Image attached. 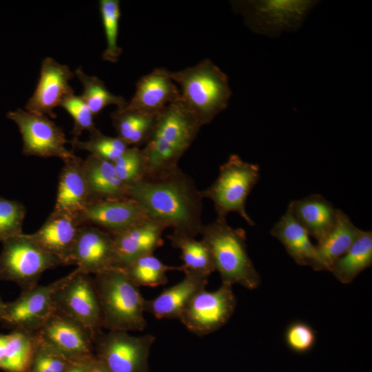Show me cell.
I'll list each match as a JSON object with an SVG mask.
<instances>
[{
    "mask_svg": "<svg viewBox=\"0 0 372 372\" xmlns=\"http://www.w3.org/2000/svg\"><path fill=\"white\" fill-rule=\"evenodd\" d=\"M130 197L149 219L174 231L193 237L203 226V197L192 176L179 167L169 172L144 176L127 186Z\"/></svg>",
    "mask_w": 372,
    "mask_h": 372,
    "instance_id": "obj_1",
    "label": "cell"
},
{
    "mask_svg": "<svg viewBox=\"0 0 372 372\" xmlns=\"http://www.w3.org/2000/svg\"><path fill=\"white\" fill-rule=\"evenodd\" d=\"M202 127L179 101L168 105L158 116L154 132L142 149L146 162L145 176L158 175L177 167Z\"/></svg>",
    "mask_w": 372,
    "mask_h": 372,
    "instance_id": "obj_2",
    "label": "cell"
},
{
    "mask_svg": "<svg viewBox=\"0 0 372 372\" xmlns=\"http://www.w3.org/2000/svg\"><path fill=\"white\" fill-rule=\"evenodd\" d=\"M202 240L208 246L215 270L222 283L239 285L248 289L260 285L261 278L247 249V236L242 228H234L225 218H218L203 225Z\"/></svg>",
    "mask_w": 372,
    "mask_h": 372,
    "instance_id": "obj_3",
    "label": "cell"
},
{
    "mask_svg": "<svg viewBox=\"0 0 372 372\" xmlns=\"http://www.w3.org/2000/svg\"><path fill=\"white\" fill-rule=\"evenodd\" d=\"M169 74L180 86V101L202 126L227 108L231 96L228 78L211 60L205 59L194 66Z\"/></svg>",
    "mask_w": 372,
    "mask_h": 372,
    "instance_id": "obj_4",
    "label": "cell"
},
{
    "mask_svg": "<svg viewBox=\"0 0 372 372\" xmlns=\"http://www.w3.org/2000/svg\"><path fill=\"white\" fill-rule=\"evenodd\" d=\"M101 309L103 329L143 331L145 299L123 271L113 268L93 277Z\"/></svg>",
    "mask_w": 372,
    "mask_h": 372,
    "instance_id": "obj_5",
    "label": "cell"
},
{
    "mask_svg": "<svg viewBox=\"0 0 372 372\" xmlns=\"http://www.w3.org/2000/svg\"><path fill=\"white\" fill-rule=\"evenodd\" d=\"M260 178L257 164L243 161L238 155L231 154L220 165L216 180L201 190L203 198L214 204L216 218H225L231 212L239 214L249 226L255 225L246 210L247 197Z\"/></svg>",
    "mask_w": 372,
    "mask_h": 372,
    "instance_id": "obj_6",
    "label": "cell"
},
{
    "mask_svg": "<svg viewBox=\"0 0 372 372\" xmlns=\"http://www.w3.org/2000/svg\"><path fill=\"white\" fill-rule=\"evenodd\" d=\"M319 1L253 0L231 1L253 32L269 37L298 30Z\"/></svg>",
    "mask_w": 372,
    "mask_h": 372,
    "instance_id": "obj_7",
    "label": "cell"
},
{
    "mask_svg": "<svg viewBox=\"0 0 372 372\" xmlns=\"http://www.w3.org/2000/svg\"><path fill=\"white\" fill-rule=\"evenodd\" d=\"M0 280L17 283L22 291L38 285L46 270L62 265L30 234H21L2 242Z\"/></svg>",
    "mask_w": 372,
    "mask_h": 372,
    "instance_id": "obj_8",
    "label": "cell"
},
{
    "mask_svg": "<svg viewBox=\"0 0 372 372\" xmlns=\"http://www.w3.org/2000/svg\"><path fill=\"white\" fill-rule=\"evenodd\" d=\"M55 310L81 324L95 337L103 329L93 277L76 268L64 276L54 296Z\"/></svg>",
    "mask_w": 372,
    "mask_h": 372,
    "instance_id": "obj_9",
    "label": "cell"
},
{
    "mask_svg": "<svg viewBox=\"0 0 372 372\" xmlns=\"http://www.w3.org/2000/svg\"><path fill=\"white\" fill-rule=\"evenodd\" d=\"M154 335L134 336L125 331L99 332L94 338L95 358L111 372H148Z\"/></svg>",
    "mask_w": 372,
    "mask_h": 372,
    "instance_id": "obj_10",
    "label": "cell"
},
{
    "mask_svg": "<svg viewBox=\"0 0 372 372\" xmlns=\"http://www.w3.org/2000/svg\"><path fill=\"white\" fill-rule=\"evenodd\" d=\"M7 117L19 127L24 155L41 158L56 157L63 161L75 155L65 146L70 142L66 139L62 128L48 116L17 108L8 112Z\"/></svg>",
    "mask_w": 372,
    "mask_h": 372,
    "instance_id": "obj_11",
    "label": "cell"
},
{
    "mask_svg": "<svg viewBox=\"0 0 372 372\" xmlns=\"http://www.w3.org/2000/svg\"><path fill=\"white\" fill-rule=\"evenodd\" d=\"M236 298L232 285L222 283L216 291L198 292L187 304L178 320L192 333L204 336L225 325L233 315Z\"/></svg>",
    "mask_w": 372,
    "mask_h": 372,
    "instance_id": "obj_12",
    "label": "cell"
},
{
    "mask_svg": "<svg viewBox=\"0 0 372 372\" xmlns=\"http://www.w3.org/2000/svg\"><path fill=\"white\" fill-rule=\"evenodd\" d=\"M31 334L38 342L74 362L87 361L95 358L94 335L56 310Z\"/></svg>",
    "mask_w": 372,
    "mask_h": 372,
    "instance_id": "obj_13",
    "label": "cell"
},
{
    "mask_svg": "<svg viewBox=\"0 0 372 372\" xmlns=\"http://www.w3.org/2000/svg\"><path fill=\"white\" fill-rule=\"evenodd\" d=\"M63 280L62 277L22 291L16 300L5 304L0 321L12 331L33 333L55 311L54 296Z\"/></svg>",
    "mask_w": 372,
    "mask_h": 372,
    "instance_id": "obj_14",
    "label": "cell"
},
{
    "mask_svg": "<svg viewBox=\"0 0 372 372\" xmlns=\"http://www.w3.org/2000/svg\"><path fill=\"white\" fill-rule=\"evenodd\" d=\"M74 76V72L67 65L45 57L41 63L38 83L25 105V110L55 118L54 108L66 96L74 93L70 85Z\"/></svg>",
    "mask_w": 372,
    "mask_h": 372,
    "instance_id": "obj_15",
    "label": "cell"
},
{
    "mask_svg": "<svg viewBox=\"0 0 372 372\" xmlns=\"http://www.w3.org/2000/svg\"><path fill=\"white\" fill-rule=\"evenodd\" d=\"M70 262L80 271L90 275L115 268L112 235L96 226L81 225Z\"/></svg>",
    "mask_w": 372,
    "mask_h": 372,
    "instance_id": "obj_16",
    "label": "cell"
},
{
    "mask_svg": "<svg viewBox=\"0 0 372 372\" xmlns=\"http://www.w3.org/2000/svg\"><path fill=\"white\" fill-rule=\"evenodd\" d=\"M147 219L143 209L131 197L90 201L77 217L81 225L96 226L111 234Z\"/></svg>",
    "mask_w": 372,
    "mask_h": 372,
    "instance_id": "obj_17",
    "label": "cell"
},
{
    "mask_svg": "<svg viewBox=\"0 0 372 372\" xmlns=\"http://www.w3.org/2000/svg\"><path fill=\"white\" fill-rule=\"evenodd\" d=\"M167 227L147 219L113 236L115 268H123L143 256L153 254L163 244L162 234Z\"/></svg>",
    "mask_w": 372,
    "mask_h": 372,
    "instance_id": "obj_18",
    "label": "cell"
},
{
    "mask_svg": "<svg viewBox=\"0 0 372 372\" xmlns=\"http://www.w3.org/2000/svg\"><path fill=\"white\" fill-rule=\"evenodd\" d=\"M166 68H156L136 83L135 93L125 107L145 112L161 113L180 99V90Z\"/></svg>",
    "mask_w": 372,
    "mask_h": 372,
    "instance_id": "obj_19",
    "label": "cell"
},
{
    "mask_svg": "<svg viewBox=\"0 0 372 372\" xmlns=\"http://www.w3.org/2000/svg\"><path fill=\"white\" fill-rule=\"evenodd\" d=\"M184 278L175 285L165 289L156 298L146 300L145 311L157 319H178L189 301L200 291L205 289L209 276L185 269Z\"/></svg>",
    "mask_w": 372,
    "mask_h": 372,
    "instance_id": "obj_20",
    "label": "cell"
},
{
    "mask_svg": "<svg viewBox=\"0 0 372 372\" xmlns=\"http://www.w3.org/2000/svg\"><path fill=\"white\" fill-rule=\"evenodd\" d=\"M64 162L59 174L57 194L53 211L78 216L90 202L83 171V160L74 155Z\"/></svg>",
    "mask_w": 372,
    "mask_h": 372,
    "instance_id": "obj_21",
    "label": "cell"
},
{
    "mask_svg": "<svg viewBox=\"0 0 372 372\" xmlns=\"http://www.w3.org/2000/svg\"><path fill=\"white\" fill-rule=\"evenodd\" d=\"M81 226L76 218L52 211L43 225L30 235L62 265H70L71 252Z\"/></svg>",
    "mask_w": 372,
    "mask_h": 372,
    "instance_id": "obj_22",
    "label": "cell"
},
{
    "mask_svg": "<svg viewBox=\"0 0 372 372\" xmlns=\"http://www.w3.org/2000/svg\"><path fill=\"white\" fill-rule=\"evenodd\" d=\"M270 234L279 240L296 264L309 266L316 271L324 270L316 245L312 243L307 231L287 209L273 225Z\"/></svg>",
    "mask_w": 372,
    "mask_h": 372,
    "instance_id": "obj_23",
    "label": "cell"
},
{
    "mask_svg": "<svg viewBox=\"0 0 372 372\" xmlns=\"http://www.w3.org/2000/svg\"><path fill=\"white\" fill-rule=\"evenodd\" d=\"M287 209L309 236L318 242L333 227L338 209L322 195L313 194L291 201Z\"/></svg>",
    "mask_w": 372,
    "mask_h": 372,
    "instance_id": "obj_24",
    "label": "cell"
},
{
    "mask_svg": "<svg viewBox=\"0 0 372 372\" xmlns=\"http://www.w3.org/2000/svg\"><path fill=\"white\" fill-rule=\"evenodd\" d=\"M83 171L90 201L130 197L127 186L116 176L113 163L90 154Z\"/></svg>",
    "mask_w": 372,
    "mask_h": 372,
    "instance_id": "obj_25",
    "label": "cell"
},
{
    "mask_svg": "<svg viewBox=\"0 0 372 372\" xmlns=\"http://www.w3.org/2000/svg\"><path fill=\"white\" fill-rule=\"evenodd\" d=\"M160 113H149L127 107L116 108L111 114L117 137L130 146L147 143L156 125Z\"/></svg>",
    "mask_w": 372,
    "mask_h": 372,
    "instance_id": "obj_26",
    "label": "cell"
},
{
    "mask_svg": "<svg viewBox=\"0 0 372 372\" xmlns=\"http://www.w3.org/2000/svg\"><path fill=\"white\" fill-rule=\"evenodd\" d=\"M362 231L344 211L338 209L333 227L316 245L323 269L329 271L331 264L351 247Z\"/></svg>",
    "mask_w": 372,
    "mask_h": 372,
    "instance_id": "obj_27",
    "label": "cell"
},
{
    "mask_svg": "<svg viewBox=\"0 0 372 372\" xmlns=\"http://www.w3.org/2000/svg\"><path fill=\"white\" fill-rule=\"evenodd\" d=\"M372 265V232L362 231L351 247L330 266L329 271L342 284H349Z\"/></svg>",
    "mask_w": 372,
    "mask_h": 372,
    "instance_id": "obj_28",
    "label": "cell"
},
{
    "mask_svg": "<svg viewBox=\"0 0 372 372\" xmlns=\"http://www.w3.org/2000/svg\"><path fill=\"white\" fill-rule=\"evenodd\" d=\"M167 238L173 247L180 251L183 262L180 271L192 270L209 276L216 271L210 250L204 241L174 231Z\"/></svg>",
    "mask_w": 372,
    "mask_h": 372,
    "instance_id": "obj_29",
    "label": "cell"
},
{
    "mask_svg": "<svg viewBox=\"0 0 372 372\" xmlns=\"http://www.w3.org/2000/svg\"><path fill=\"white\" fill-rule=\"evenodd\" d=\"M121 269L138 287H154L165 285L168 281L167 271L180 270V267L166 265L153 254H150L139 257Z\"/></svg>",
    "mask_w": 372,
    "mask_h": 372,
    "instance_id": "obj_30",
    "label": "cell"
},
{
    "mask_svg": "<svg viewBox=\"0 0 372 372\" xmlns=\"http://www.w3.org/2000/svg\"><path fill=\"white\" fill-rule=\"evenodd\" d=\"M74 74L83 87L81 97L94 116L99 114L110 105H114L117 108H124L127 106L126 100L121 96L110 92L104 82L97 76L87 75L81 68H77Z\"/></svg>",
    "mask_w": 372,
    "mask_h": 372,
    "instance_id": "obj_31",
    "label": "cell"
},
{
    "mask_svg": "<svg viewBox=\"0 0 372 372\" xmlns=\"http://www.w3.org/2000/svg\"><path fill=\"white\" fill-rule=\"evenodd\" d=\"M33 346L31 333L12 331L7 334L5 353L0 368L8 372H27Z\"/></svg>",
    "mask_w": 372,
    "mask_h": 372,
    "instance_id": "obj_32",
    "label": "cell"
},
{
    "mask_svg": "<svg viewBox=\"0 0 372 372\" xmlns=\"http://www.w3.org/2000/svg\"><path fill=\"white\" fill-rule=\"evenodd\" d=\"M89 132L87 141L72 138L70 142L72 147L87 151L91 155L113 163L130 147L118 137L105 135L96 127Z\"/></svg>",
    "mask_w": 372,
    "mask_h": 372,
    "instance_id": "obj_33",
    "label": "cell"
},
{
    "mask_svg": "<svg viewBox=\"0 0 372 372\" xmlns=\"http://www.w3.org/2000/svg\"><path fill=\"white\" fill-rule=\"evenodd\" d=\"M99 10L106 38V48L102 54V59L106 61L116 63L122 53V49L118 45L120 1L101 0Z\"/></svg>",
    "mask_w": 372,
    "mask_h": 372,
    "instance_id": "obj_34",
    "label": "cell"
},
{
    "mask_svg": "<svg viewBox=\"0 0 372 372\" xmlns=\"http://www.w3.org/2000/svg\"><path fill=\"white\" fill-rule=\"evenodd\" d=\"M33 342L32 355L27 372H65L76 362L34 338Z\"/></svg>",
    "mask_w": 372,
    "mask_h": 372,
    "instance_id": "obj_35",
    "label": "cell"
},
{
    "mask_svg": "<svg viewBox=\"0 0 372 372\" xmlns=\"http://www.w3.org/2000/svg\"><path fill=\"white\" fill-rule=\"evenodd\" d=\"M116 176L129 186L143 178L146 174V162L142 149L129 147L113 163Z\"/></svg>",
    "mask_w": 372,
    "mask_h": 372,
    "instance_id": "obj_36",
    "label": "cell"
},
{
    "mask_svg": "<svg viewBox=\"0 0 372 372\" xmlns=\"http://www.w3.org/2000/svg\"><path fill=\"white\" fill-rule=\"evenodd\" d=\"M25 214L21 203L0 196V242L23 234Z\"/></svg>",
    "mask_w": 372,
    "mask_h": 372,
    "instance_id": "obj_37",
    "label": "cell"
},
{
    "mask_svg": "<svg viewBox=\"0 0 372 372\" xmlns=\"http://www.w3.org/2000/svg\"><path fill=\"white\" fill-rule=\"evenodd\" d=\"M59 106L65 109L74 121L72 138H79L83 131L90 132L96 127L94 122V116L81 96H77L74 93L68 94L62 100Z\"/></svg>",
    "mask_w": 372,
    "mask_h": 372,
    "instance_id": "obj_38",
    "label": "cell"
},
{
    "mask_svg": "<svg viewBox=\"0 0 372 372\" xmlns=\"http://www.w3.org/2000/svg\"><path fill=\"white\" fill-rule=\"evenodd\" d=\"M285 339L287 345L291 351L298 353H304L314 347L316 334L309 324L304 322H295L287 327Z\"/></svg>",
    "mask_w": 372,
    "mask_h": 372,
    "instance_id": "obj_39",
    "label": "cell"
},
{
    "mask_svg": "<svg viewBox=\"0 0 372 372\" xmlns=\"http://www.w3.org/2000/svg\"><path fill=\"white\" fill-rule=\"evenodd\" d=\"M93 359L87 360V361L76 362L74 364H73L65 372H88L92 360Z\"/></svg>",
    "mask_w": 372,
    "mask_h": 372,
    "instance_id": "obj_40",
    "label": "cell"
},
{
    "mask_svg": "<svg viewBox=\"0 0 372 372\" xmlns=\"http://www.w3.org/2000/svg\"><path fill=\"white\" fill-rule=\"evenodd\" d=\"M88 372H111L101 362L94 358L91 362Z\"/></svg>",
    "mask_w": 372,
    "mask_h": 372,
    "instance_id": "obj_41",
    "label": "cell"
},
{
    "mask_svg": "<svg viewBox=\"0 0 372 372\" xmlns=\"http://www.w3.org/2000/svg\"><path fill=\"white\" fill-rule=\"evenodd\" d=\"M6 335H0V363L2 361L6 349Z\"/></svg>",
    "mask_w": 372,
    "mask_h": 372,
    "instance_id": "obj_42",
    "label": "cell"
},
{
    "mask_svg": "<svg viewBox=\"0 0 372 372\" xmlns=\"http://www.w3.org/2000/svg\"><path fill=\"white\" fill-rule=\"evenodd\" d=\"M5 304L6 303L3 302V300H1L0 297V320H1V317L2 316L3 311L5 307Z\"/></svg>",
    "mask_w": 372,
    "mask_h": 372,
    "instance_id": "obj_43",
    "label": "cell"
}]
</instances>
